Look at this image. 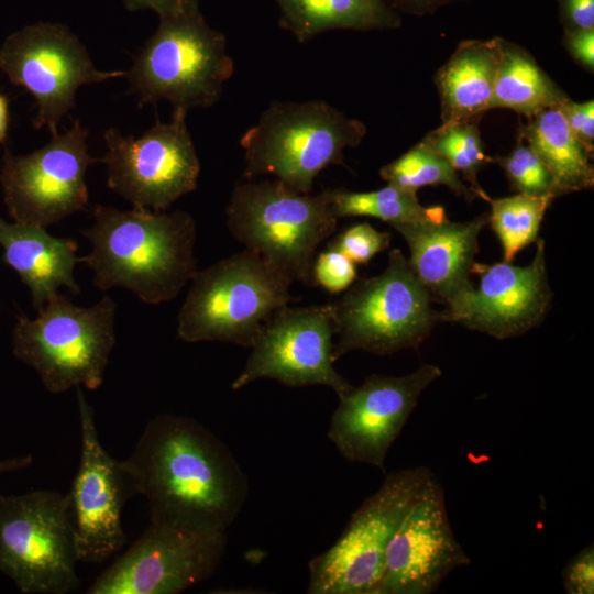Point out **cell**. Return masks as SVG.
<instances>
[{
    "label": "cell",
    "mask_w": 594,
    "mask_h": 594,
    "mask_svg": "<svg viewBox=\"0 0 594 594\" xmlns=\"http://www.w3.org/2000/svg\"><path fill=\"white\" fill-rule=\"evenodd\" d=\"M488 215L465 222L448 219L413 221L392 227L409 248L408 263L433 299L453 306L474 287L470 274L479 252V235Z\"/></svg>",
    "instance_id": "cell-20"
},
{
    "label": "cell",
    "mask_w": 594,
    "mask_h": 594,
    "mask_svg": "<svg viewBox=\"0 0 594 594\" xmlns=\"http://www.w3.org/2000/svg\"><path fill=\"white\" fill-rule=\"evenodd\" d=\"M331 304L284 306L265 323L233 391L258 380H275L288 387L322 385L337 396L352 385L337 372Z\"/></svg>",
    "instance_id": "cell-16"
},
{
    "label": "cell",
    "mask_w": 594,
    "mask_h": 594,
    "mask_svg": "<svg viewBox=\"0 0 594 594\" xmlns=\"http://www.w3.org/2000/svg\"><path fill=\"white\" fill-rule=\"evenodd\" d=\"M334 216L372 217L391 226L413 221L440 222L447 219L442 206H422L417 194L388 185L373 191H350L343 188L328 189Z\"/></svg>",
    "instance_id": "cell-26"
},
{
    "label": "cell",
    "mask_w": 594,
    "mask_h": 594,
    "mask_svg": "<svg viewBox=\"0 0 594 594\" xmlns=\"http://www.w3.org/2000/svg\"><path fill=\"white\" fill-rule=\"evenodd\" d=\"M187 111L174 110L169 122L158 119L142 135L109 128L101 160L107 185L135 208L165 211L197 187L200 161L186 124Z\"/></svg>",
    "instance_id": "cell-11"
},
{
    "label": "cell",
    "mask_w": 594,
    "mask_h": 594,
    "mask_svg": "<svg viewBox=\"0 0 594 594\" xmlns=\"http://www.w3.org/2000/svg\"><path fill=\"white\" fill-rule=\"evenodd\" d=\"M560 109L575 139L592 154L594 148V102H562Z\"/></svg>",
    "instance_id": "cell-34"
},
{
    "label": "cell",
    "mask_w": 594,
    "mask_h": 594,
    "mask_svg": "<svg viewBox=\"0 0 594 594\" xmlns=\"http://www.w3.org/2000/svg\"><path fill=\"white\" fill-rule=\"evenodd\" d=\"M76 389L81 450L77 473L66 494L67 509L78 561L99 564L125 544L122 510L139 491L127 460L114 459L102 447L94 408L81 387Z\"/></svg>",
    "instance_id": "cell-14"
},
{
    "label": "cell",
    "mask_w": 594,
    "mask_h": 594,
    "mask_svg": "<svg viewBox=\"0 0 594 594\" xmlns=\"http://www.w3.org/2000/svg\"><path fill=\"white\" fill-rule=\"evenodd\" d=\"M432 300L402 250H392L381 274L353 283L330 302L334 361L352 351L388 355L418 349L441 321Z\"/></svg>",
    "instance_id": "cell-7"
},
{
    "label": "cell",
    "mask_w": 594,
    "mask_h": 594,
    "mask_svg": "<svg viewBox=\"0 0 594 594\" xmlns=\"http://www.w3.org/2000/svg\"><path fill=\"white\" fill-rule=\"evenodd\" d=\"M88 129L78 120L26 155L6 154L0 174L13 222L46 228L88 205L85 176L97 162L87 146Z\"/></svg>",
    "instance_id": "cell-15"
},
{
    "label": "cell",
    "mask_w": 594,
    "mask_h": 594,
    "mask_svg": "<svg viewBox=\"0 0 594 594\" xmlns=\"http://www.w3.org/2000/svg\"><path fill=\"white\" fill-rule=\"evenodd\" d=\"M32 462L33 458L31 454L7 460H0V475L11 471L26 469L32 464Z\"/></svg>",
    "instance_id": "cell-39"
},
{
    "label": "cell",
    "mask_w": 594,
    "mask_h": 594,
    "mask_svg": "<svg viewBox=\"0 0 594 594\" xmlns=\"http://www.w3.org/2000/svg\"><path fill=\"white\" fill-rule=\"evenodd\" d=\"M564 45L571 56L587 70L594 69V29L566 30Z\"/></svg>",
    "instance_id": "cell-35"
},
{
    "label": "cell",
    "mask_w": 594,
    "mask_h": 594,
    "mask_svg": "<svg viewBox=\"0 0 594 594\" xmlns=\"http://www.w3.org/2000/svg\"><path fill=\"white\" fill-rule=\"evenodd\" d=\"M190 282L177 317L184 342L251 348L273 315L296 301L292 278L246 249L196 271Z\"/></svg>",
    "instance_id": "cell-4"
},
{
    "label": "cell",
    "mask_w": 594,
    "mask_h": 594,
    "mask_svg": "<svg viewBox=\"0 0 594 594\" xmlns=\"http://www.w3.org/2000/svg\"><path fill=\"white\" fill-rule=\"evenodd\" d=\"M536 242L535 256L527 266L505 261L491 265L474 262L471 273L479 275V288L440 311V320L458 322L499 340L520 336L539 324L553 293L547 275L544 241Z\"/></svg>",
    "instance_id": "cell-19"
},
{
    "label": "cell",
    "mask_w": 594,
    "mask_h": 594,
    "mask_svg": "<svg viewBox=\"0 0 594 594\" xmlns=\"http://www.w3.org/2000/svg\"><path fill=\"white\" fill-rule=\"evenodd\" d=\"M0 246L6 263L30 289L36 311L57 295L62 286L73 294L80 292L74 277L79 262L76 241L53 237L43 227L0 219Z\"/></svg>",
    "instance_id": "cell-21"
},
{
    "label": "cell",
    "mask_w": 594,
    "mask_h": 594,
    "mask_svg": "<svg viewBox=\"0 0 594 594\" xmlns=\"http://www.w3.org/2000/svg\"><path fill=\"white\" fill-rule=\"evenodd\" d=\"M233 69L226 36L194 7L160 18L124 77L140 107L165 100L188 111L213 106Z\"/></svg>",
    "instance_id": "cell-5"
},
{
    "label": "cell",
    "mask_w": 594,
    "mask_h": 594,
    "mask_svg": "<svg viewBox=\"0 0 594 594\" xmlns=\"http://www.w3.org/2000/svg\"><path fill=\"white\" fill-rule=\"evenodd\" d=\"M380 175L388 185L414 194L422 186H446L469 201L480 198V194L466 186L458 172L422 141L384 165Z\"/></svg>",
    "instance_id": "cell-28"
},
{
    "label": "cell",
    "mask_w": 594,
    "mask_h": 594,
    "mask_svg": "<svg viewBox=\"0 0 594 594\" xmlns=\"http://www.w3.org/2000/svg\"><path fill=\"white\" fill-rule=\"evenodd\" d=\"M441 374L426 363L402 376L370 375L338 396L327 437L348 461L385 471L389 449L424 391Z\"/></svg>",
    "instance_id": "cell-17"
},
{
    "label": "cell",
    "mask_w": 594,
    "mask_h": 594,
    "mask_svg": "<svg viewBox=\"0 0 594 594\" xmlns=\"http://www.w3.org/2000/svg\"><path fill=\"white\" fill-rule=\"evenodd\" d=\"M0 70L36 100L35 129L57 134L61 119L75 107L79 87L122 77L123 70H101L86 47L64 24L36 22L11 33L0 47Z\"/></svg>",
    "instance_id": "cell-12"
},
{
    "label": "cell",
    "mask_w": 594,
    "mask_h": 594,
    "mask_svg": "<svg viewBox=\"0 0 594 594\" xmlns=\"http://www.w3.org/2000/svg\"><path fill=\"white\" fill-rule=\"evenodd\" d=\"M82 235L91 251L79 262L91 268L92 283L102 292L122 287L157 305L176 298L197 271V228L187 211L98 205Z\"/></svg>",
    "instance_id": "cell-2"
},
{
    "label": "cell",
    "mask_w": 594,
    "mask_h": 594,
    "mask_svg": "<svg viewBox=\"0 0 594 594\" xmlns=\"http://www.w3.org/2000/svg\"><path fill=\"white\" fill-rule=\"evenodd\" d=\"M528 119L519 128V138L551 174L558 196L592 188V154L572 134L560 107L544 109Z\"/></svg>",
    "instance_id": "cell-24"
},
{
    "label": "cell",
    "mask_w": 594,
    "mask_h": 594,
    "mask_svg": "<svg viewBox=\"0 0 594 594\" xmlns=\"http://www.w3.org/2000/svg\"><path fill=\"white\" fill-rule=\"evenodd\" d=\"M8 129V101L0 94V142H3L7 136Z\"/></svg>",
    "instance_id": "cell-40"
},
{
    "label": "cell",
    "mask_w": 594,
    "mask_h": 594,
    "mask_svg": "<svg viewBox=\"0 0 594 594\" xmlns=\"http://www.w3.org/2000/svg\"><path fill=\"white\" fill-rule=\"evenodd\" d=\"M566 30L594 29V0H559Z\"/></svg>",
    "instance_id": "cell-36"
},
{
    "label": "cell",
    "mask_w": 594,
    "mask_h": 594,
    "mask_svg": "<svg viewBox=\"0 0 594 594\" xmlns=\"http://www.w3.org/2000/svg\"><path fill=\"white\" fill-rule=\"evenodd\" d=\"M130 11L151 9L160 18L177 15L190 8L199 7V0H122Z\"/></svg>",
    "instance_id": "cell-37"
},
{
    "label": "cell",
    "mask_w": 594,
    "mask_h": 594,
    "mask_svg": "<svg viewBox=\"0 0 594 594\" xmlns=\"http://www.w3.org/2000/svg\"><path fill=\"white\" fill-rule=\"evenodd\" d=\"M366 134L360 120L322 100L272 102L241 138L245 179L271 176L297 193H311L318 175L343 164L344 150Z\"/></svg>",
    "instance_id": "cell-3"
},
{
    "label": "cell",
    "mask_w": 594,
    "mask_h": 594,
    "mask_svg": "<svg viewBox=\"0 0 594 594\" xmlns=\"http://www.w3.org/2000/svg\"><path fill=\"white\" fill-rule=\"evenodd\" d=\"M356 278L355 264L344 254L327 249L312 264L314 284L331 294L346 290Z\"/></svg>",
    "instance_id": "cell-32"
},
{
    "label": "cell",
    "mask_w": 594,
    "mask_h": 594,
    "mask_svg": "<svg viewBox=\"0 0 594 594\" xmlns=\"http://www.w3.org/2000/svg\"><path fill=\"white\" fill-rule=\"evenodd\" d=\"M116 309L107 295L90 307H80L57 294L36 318L18 317L13 354L36 371L52 394L73 387L95 391L103 383L116 344Z\"/></svg>",
    "instance_id": "cell-8"
},
{
    "label": "cell",
    "mask_w": 594,
    "mask_h": 594,
    "mask_svg": "<svg viewBox=\"0 0 594 594\" xmlns=\"http://www.w3.org/2000/svg\"><path fill=\"white\" fill-rule=\"evenodd\" d=\"M226 218L228 230L246 250L307 285L314 283L315 253L338 223L328 189L297 193L276 179L239 183Z\"/></svg>",
    "instance_id": "cell-6"
},
{
    "label": "cell",
    "mask_w": 594,
    "mask_h": 594,
    "mask_svg": "<svg viewBox=\"0 0 594 594\" xmlns=\"http://www.w3.org/2000/svg\"><path fill=\"white\" fill-rule=\"evenodd\" d=\"M562 582L568 594L594 593V547L583 548L562 570Z\"/></svg>",
    "instance_id": "cell-33"
},
{
    "label": "cell",
    "mask_w": 594,
    "mask_h": 594,
    "mask_svg": "<svg viewBox=\"0 0 594 594\" xmlns=\"http://www.w3.org/2000/svg\"><path fill=\"white\" fill-rule=\"evenodd\" d=\"M435 477L426 466L394 471L352 514L338 540L308 564V594H371L382 576L388 543Z\"/></svg>",
    "instance_id": "cell-9"
},
{
    "label": "cell",
    "mask_w": 594,
    "mask_h": 594,
    "mask_svg": "<svg viewBox=\"0 0 594 594\" xmlns=\"http://www.w3.org/2000/svg\"><path fill=\"white\" fill-rule=\"evenodd\" d=\"M568 96L524 48L504 42L488 110L506 108L528 118L560 106Z\"/></svg>",
    "instance_id": "cell-25"
},
{
    "label": "cell",
    "mask_w": 594,
    "mask_h": 594,
    "mask_svg": "<svg viewBox=\"0 0 594 594\" xmlns=\"http://www.w3.org/2000/svg\"><path fill=\"white\" fill-rule=\"evenodd\" d=\"M494 162L499 164L513 188L519 193L558 197L551 174L522 139H518L507 156L494 158Z\"/></svg>",
    "instance_id": "cell-30"
},
{
    "label": "cell",
    "mask_w": 594,
    "mask_h": 594,
    "mask_svg": "<svg viewBox=\"0 0 594 594\" xmlns=\"http://www.w3.org/2000/svg\"><path fill=\"white\" fill-rule=\"evenodd\" d=\"M279 25L300 42L331 30H388L400 16L385 0H273Z\"/></svg>",
    "instance_id": "cell-23"
},
{
    "label": "cell",
    "mask_w": 594,
    "mask_h": 594,
    "mask_svg": "<svg viewBox=\"0 0 594 594\" xmlns=\"http://www.w3.org/2000/svg\"><path fill=\"white\" fill-rule=\"evenodd\" d=\"M470 562L452 530L443 487L433 477L392 537L371 594H430Z\"/></svg>",
    "instance_id": "cell-18"
},
{
    "label": "cell",
    "mask_w": 594,
    "mask_h": 594,
    "mask_svg": "<svg viewBox=\"0 0 594 594\" xmlns=\"http://www.w3.org/2000/svg\"><path fill=\"white\" fill-rule=\"evenodd\" d=\"M200 1V0H199Z\"/></svg>",
    "instance_id": "cell-42"
},
{
    "label": "cell",
    "mask_w": 594,
    "mask_h": 594,
    "mask_svg": "<svg viewBox=\"0 0 594 594\" xmlns=\"http://www.w3.org/2000/svg\"><path fill=\"white\" fill-rule=\"evenodd\" d=\"M66 494L0 495V571L24 594H66L79 587Z\"/></svg>",
    "instance_id": "cell-10"
},
{
    "label": "cell",
    "mask_w": 594,
    "mask_h": 594,
    "mask_svg": "<svg viewBox=\"0 0 594 594\" xmlns=\"http://www.w3.org/2000/svg\"><path fill=\"white\" fill-rule=\"evenodd\" d=\"M552 196L517 194L486 201L491 205L488 223L498 238L505 262H512L528 244L536 242L543 216Z\"/></svg>",
    "instance_id": "cell-27"
},
{
    "label": "cell",
    "mask_w": 594,
    "mask_h": 594,
    "mask_svg": "<svg viewBox=\"0 0 594 594\" xmlns=\"http://www.w3.org/2000/svg\"><path fill=\"white\" fill-rule=\"evenodd\" d=\"M504 38L463 41L439 68L442 123L473 120L488 110L501 65Z\"/></svg>",
    "instance_id": "cell-22"
},
{
    "label": "cell",
    "mask_w": 594,
    "mask_h": 594,
    "mask_svg": "<svg viewBox=\"0 0 594 594\" xmlns=\"http://www.w3.org/2000/svg\"><path fill=\"white\" fill-rule=\"evenodd\" d=\"M455 0H391L392 8H397L409 13H427Z\"/></svg>",
    "instance_id": "cell-38"
},
{
    "label": "cell",
    "mask_w": 594,
    "mask_h": 594,
    "mask_svg": "<svg viewBox=\"0 0 594 594\" xmlns=\"http://www.w3.org/2000/svg\"><path fill=\"white\" fill-rule=\"evenodd\" d=\"M1 219V218H0Z\"/></svg>",
    "instance_id": "cell-41"
},
{
    "label": "cell",
    "mask_w": 594,
    "mask_h": 594,
    "mask_svg": "<svg viewBox=\"0 0 594 594\" xmlns=\"http://www.w3.org/2000/svg\"><path fill=\"white\" fill-rule=\"evenodd\" d=\"M127 462L151 521L227 531L246 502L249 482L238 460L193 418L154 417Z\"/></svg>",
    "instance_id": "cell-1"
},
{
    "label": "cell",
    "mask_w": 594,
    "mask_h": 594,
    "mask_svg": "<svg viewBox=\"0 0 594 594\" xmlns=\"http://www.w3.org/2000/svg\"><path fill=\"white\" fill-rule=\"evenodd\" d=\"M389 244V232L378 231L367 222H360L338 234L328 243L327 249L344 254L354 264H367Z\"/></svg>",
    "instance_id": "cell-31"
},
{
    "label": "cell",
    "mask_w": 594,
    "mask_h": 594,
    "mask_svg": "<svg viewBox=\"0 0 594 594\" xmlns=\"http://www.w3.org/2000/svg\"><path fill=\"white\" fill-rule=\"evenodd\" d=\"M422 142L442 156L455 172H460L470 187L480 194V198L487 199L488 195L477 184V174L494 158L485 153L474 119L442 123Z\"/></svg>",
    "instance_id": "cell-29"
},
{
    "label": "cell",
    "mask_w": 594,
    "mask_h": 594,
    "mask_svg": "<svg viewBox=\"0 0 594 594\" xmlns=\"http://www.w3.org/2000/svg\"><path fill=\"white\" fill-rule=\"evenodd\" d=\"M227 549L223 530L150 521L88 594H177L208 580Z\"/></svg>",
    "instance_id": "cell-13"
}]
</instances>
